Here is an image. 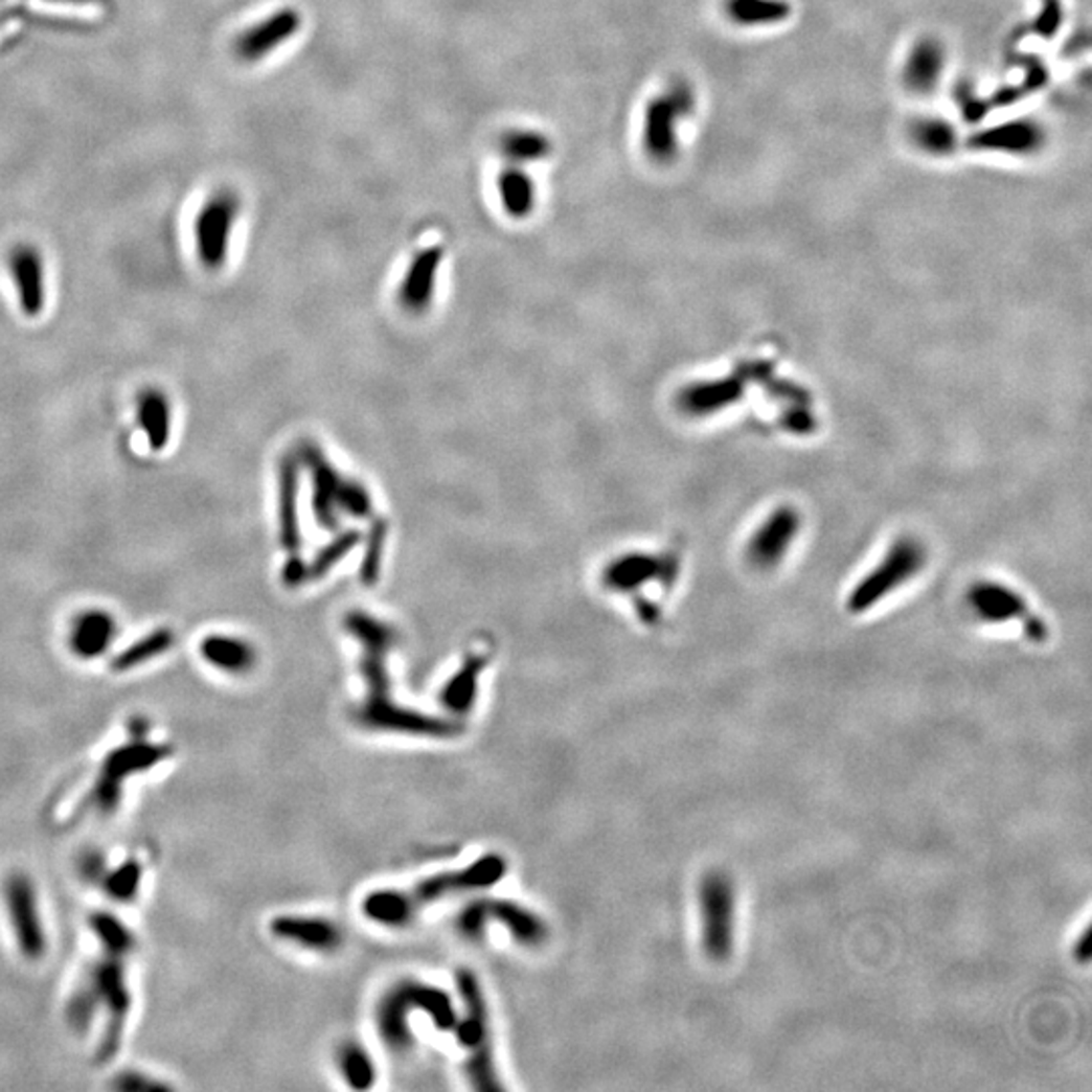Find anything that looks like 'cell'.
<instances>
[{"instance_id": "obj_1", "label": "cell", "mask_w": 1092, "mask_h": 1092, "mask_svg": "<svg viewBox=\"0 0 1092 1092\" xmlns=\"http://www.w3.org/2000/svg\"><path fill=\"white\" fill-rule=\"evenodd\" d=\"M352 634L363 643V678L366 688L357 708V723L366 730L411 734L425 738H452L461 727L452 716H433L415 708L401 706L393 698L387 654L393 645V634L377 621L357 619Z\"/></svg>"}, {"instance_id": "obj_2", "label": "cell", "mask_w": 1092, "mask_h": 1092, "mask_svg": "<svg viewBox=\"0 0 1092 1092\" xmlns=\"http://www.w3.org/2000/svg\"><path fill=\"white\" fill-rule=\"evenodd\" d=\"M506 870L508 864L500 854H485L465 868L425 877L407 888L374 890L364 896L363 914L381 927L401 929L413 923L425 909L498 884L506 877Z\"/></svg>"}, {"instance_id": "obj_3", "label": "cell", "mask_w": 1092, "mask_h": 1092, "mask_svg": "<svg viewBox=\"0 0 1092 1092\" xmlns=\"http://www.w3.org/2000/svg\"><path fill=\"white\" fill-rule=\"evenodd\" d=\"M128 957L101 949L82 975L79 985L67 1001V1020L73 1030L88 1031L104 1016V1031L97 1044V1059L108 1061L120 1050L123 1030L132 1011V989L128 979Z\"/></svg>"}, {"instance_id": "obj_4", "label": "cell", "mask_w": 1092, "mask_h": 1092, "mask_svg": "<svg viewBox=\"0 0 1092 1092\" xmlns=\"http://www.w3.org/2000/svg\"><path fill=\"white\" fill-rule=\"evenodd\" d=\"M173 745L152 741L146 728L138 725L123 743L104 755L90 791L82 801V810L101 818L112 816L120 807L128 781L173 757Z\"/></svg>"}, {"instance_id": "obj_5", "label": "cell", "mask_w": 1092, "mask_h": 1092, "mask_svg": "<svg viewBox=\"0 0 1092 1092\" xmlns=\"http://www.w3.org/2000/svg\"><path fill=\"white\" fill-rule=\"evenodd\" d=\"M419 1011L433 1020L437 1030H454L457 1020L454 1001L439 987L405 979L383 994L374 1009V1024L389 1050L403 1052L411 1046L409 1020Z\"/></svg>"}, {"instance_id": "obj_6", "label": "cell", "mask_w": 1092, "mask_h": 1092, "mask_svg": "<svg viewBox=\"0 0 1092 1092\" xmlns=\"http://www.w3.org/2000/svg\"><path fill=\"white\" fill-rule=\"evenodd\" d=\"M457 994L461 1001V1016L455 1020L454 1033L459 1048L465 1054V1074L474 1089L500 1091L502 1083L494 1061V1038L490 1026V1009L482 985L472 971L457 973Z\"/></svg>"}, {"instance_id": "obj_7", "label": "cell", "mask_w": 1092, "mask_h": 1092, "mask_svg": "<svg viewBox=\"0 0 1092 1092\" xmlns=\"http://www.w3.org/2000/svg\"><path fill=\"white\" fill-rule=\"evenodd\" d=\"M2 907L17 951L30 963L49 951V935L35 880L27 872H10L2 882Z\"/></svg>"}, {"instance_id": "obj_8", "label": "cell", "mask_w": 1092, "mask_h": 1092, "mask_svg": "<svg viewBox=\"0 0 1092 1092\" xmlns=\"http://www.w3.org/2000/svg\"><path fill=\"white\" fill-rule=\"evenodd\" d=\"M496 923L522 947H541L548 939V927L534 910L504 898H478L457 916V931L465 939H482L487 927Z\"/></svg>"}, {"instance_id": "obj_9", "label": "cell", "mask_w": 1092, "mask_h": 1092, "mask_svg": "<svg viewBox=\"0 0 1092 1092\" xmlns=\"http://www.w3.org/2000/svg\"><path fill=\"white\" fill-rule=\"evenodd\" d=\"M698 909L702 923V949L708 959L723 963L732 953L734 890L727 874L710 872L698 888Z\"/></svg>"}, {"instance_id": "obj_10", "label": "cell", "mask_w": 1092, "mask_h": 1092, "mask_svg": "<svg viewBox=\"0 0 1092 1092\" xmlns=\"http://www.w3.org/2000/svg\"><path fill=\"white\" fill-rule=\"evenodd\" d=\"M925 563V554L920 546L912 541H901L888 550V554L880 561L879 567L872 569L868 576L854 589L848 599L851 613H862L872 609L874 604L892 593V589L903 587L910 576L916 575Z\"/></svg>"}, {"instance_id": "obj_11", "label": "cell", "mask_w": 1092, "mask_h": 1092, "mask_svg": "<svg viewBox=\"0 0 1092 1092\" xmlns=\"http://www.w3.org/2000/svg\"><path fill=\"white\" fill-rule=\"evenodd\" d=\"M692 106V93L680 84L674 86L667 95L650 101L643 123V146L654 160H672L676 154V121L686 116Z\"/></svg>"}, {"instance_id": "obj_12", "label": "cell", "mask_w": 1092, "mask_h": 1092, "mask_svg": "<svg viewBox=\"0 0 1092 1092\" xmlns=\"http://www.w3.org/2000/svg\"><path fill=\"white\" fill-rule=\"evenodd\" d=\"M240 203L233 195L221 192L207 203L197 219V251L205 268L219 270L225 264L231 227L235 223Z\"/></svg>"}, {"instance_id": "obj_13", "label": "cell", "mask_w": 1092, "mask_h": 1092, "mask_svg": "<svg viewBox=\"0 0 1092 1092\" xmlns=\"http://www.w3.org/2000/svg\"><path fill=\"white\" fill-rule=\"evenodd\" d=\"M270 933L281 942L320 955L336 953L344 945L342 929L324 916L281 914L270 923Z\"/></svg>"}, {"instance_id": "obj_14", "label": "cell", "mask_w": 1092, "mask_h": 1092, "mask_svg": "<svg viewBox=\"0 0 1092 1092\" xmlns=\"http://www.w3.org/2000/svg\"><path fill=\"white\" fill-rule=\"evenodd\" d=\"M799 532V515L793 508H779L771 518H767L755 537L751 539L747 556L758 569L777 567L788 554L795 537Z\"/></svg>"}, {"instance_id": "obj_15", "label": "cell", "mask_w": 1092, "mask_h": 1092, "mask_svg": "<svg viewBox=\"0 0 1092 1092\" xmlns=\"http://www.w3.org/2000/svg\"><path fill=\"white\" fill-rule=\"evenodd\" d=\"M971 604L985 621H996V623H1003L1009 619L1024 621L1028 636L1038 641H1042L1046 637L1044 625L1031 617L1024 599L1005 587L994 585V583L977 585L971 593Z\"/></svg>"}, {"instance_id": "obj_16", "label": "cell", "mask_w": 1092, "mask_h": 1092, "mask_svg": "<svg viewBox=\"0 0 1092 1092\" xmlns=\"http://www.w3.org/2000/svg\"><path fill=\"white\" fill-rule=\"evenodd\" d=\"M118 636V621L110 611L88 609L79 613L69 628L67 645L77 660L101 658Z\"/></svg>"}, {"instance_id": "obj_17", "label": "cell", "mask_w": 1092, "mask_h": 1092, "mask_svg": "<svg viewBox=\"0 0 1092 1092\" xmlns=\"http://www.w3.org/2000/svg\"><path fill=\"white\" fill-rule=\"evenodd\" d=\"M302 27V15L294 8H283L245 30L237 39V55L245 61L264 60L273 49L290 41Z\"/></svg>"}, {"instance_id": "obj_18", "label": "cell", "mask_w": 1092, "mask_h": 1092, "mask_svg": "<svg viewBox=\"0 0 1092 1092\" xmlns=\"http://www.w3.org/2000/svg\"><path fill=\"white\" fill-rule=\"evenodd\" d=\"M10 272L21 312L27 318L41 316L45 310V268L39 251L30 245L15 247L10 255Z\"/></svg>"}, {"instance_id": "obj_19", "label": "cell", "mask_w": 1092, "mask_h": 1092, "mask_svg": "<svg viewBox=\"0 0 1092 1092\" xmlns=\"http://www.w3.org/2000/svg\"><path fill=\"white\" fill-rule=\"evenodd\" d=\"M199 654L209 666L229 674V676H247L257 666V650L245 637L229 634H209L199 643Z\"/></svg>"}, {"instance_id": "obj_20", "label": "cell", "mask_w": 1092, "mask_h": 1092, "mask_svg": "<svg viewBox=\"0 0 1092 1092\" xmlns=\"http://www.w3.org/2000/svg\"><path fill=\"white\" fill-rule=\"evenodd\" d=\"M136 419L149 441L152 452H162L173 433V403L158 387H149L138 394Z\"/></svg>"}, {"instance_id": "obj_21", "label": "cell", "mask_w": 1092, "mask_h": 1092, "mask_svg": "<svg viewBox=\"0 0 1092 1092\" xmlns=\"http://www.w3.org/2000/svg\"><path fill=\"white\" fill-rule=\"evenodd\" d=\"M441 257L443 253L439 247H425L411 261L401 286V300L409 308H424L429 302Z\"/></svg>"}, {"instance_id": "obj_22", "label": "cell", "mask_w": 1092, "mask_h": 1092, "mask_svg": "<svg viewBox=\"0 0 1092 1092\" xmlns=\"http://www.w3.org/2000/svg\"><path fill=\"white\" fill-rule=\"evenodd\" d=\"M175 643H177L175 630H170V628H156V630L149 632L146 636L132 641L128 647H123L121 652H118L112 658L110 667L116 674H128V672L136 669V667L146 666L154 660H158L160 656L170 652L175 647Z\"/></svg>"}, {"instance_id": "obj_23", "label": "cell", "mask_w": 1092, "mask_h": 1092, "mask_svg": "<svg viewBox=\"0 0 1092 1092\" xmlns=\"http://www.w3.org/2000/svg\"><path fill=\"white\" fill-rule=\"evenodd\" d=\"M484 664V658L480 654H474L443 686L439 700H441V706L452 714V719L465 716L468 712H472L474 702L478 697V680H480Z\"/></svg>"}, {"instance_id": "obj_24", "label": "cell", "mask_w": 1092, "mask_h": 1092, "mask_svg": "<svg viewBox=\"0 0 1092 1092\" xmlns=\"http://www.w3.org/2000/svg\"><path fill=\"white\" fill-rule=\"evenodd\" d=\"M498 195L506 214L513 219H524L534 211L537 188L534 181L518 164L506 166L498 177Z\"/></svg>"}, {"instance_id": "obj_25", "label": "cell", "mask_w": 1092, "mask_h": 1092, "mask_svg": "<svg viewBox=\"0 0 1092 1092\" xmlns=\"http://www.w3.org/2000/svg\"><path fill=\"white\" fill-rule=\"evenodd\" d=\"M498 146H500V152L518 166L545 160L552 152V142L546 134L537 132V130H526V128L504 132L500 136Z\"/></svg>"}, {"instance_id": "obj_26", "label": "cell", "mask_w": 1092, "mask_h": 1092, "mask_svg": "<svg viewBox=\"0 0 1092 1092\" xmlns=\"http://www.w3.org/2000/svg\"><path fill=\"white\" fill-rule=\"evenodd\" d=\"M144 874L146 866L140 858H126L104 877V890L116 903H132L140 894Z\"/></svg>"}, {"instance_id": "obj_27", "label": "cell", "mask_w": 1092, "mask_h": 1092, "mask_svg": "<svg viewBox=\"0 0 1092 1092\" xmlns=\"http://www.w3.org/2000/svg\"><path fill=\"white\" fill-rule=\"evenodd\" d=\"M298 515H296V472L294 463L286 459L279 468V528L281 545L288 550L298 545Z\"/></svg>"}, {"instance_id": "obj_28", "label": "cell", "mask_w": 1092, "mask_h": 1092, "mask_svg": "<svg viewBox=\"0 0 1092 1092\" xmlns=\"http://www.w3.org/2000/svg\"><path fill=\"white\" fill-rule=\"evenodd\" d=\"M338 1066L344 1080L352 1089H370L377 1078V1068L368 1050L357 1042H348L338 1052Z\"/></svg>"}, {"instance_id": "obj_29", "label": "cell", "mask_w": 1092, "mask_h": 1092, "mask_svg": "<svg viewBox=\"0 0 1092 1092\" xmlns=\"http://www.w3.org/2000/svg\"><path fill=\"white\" fill-rule=\"evenodd\" d=\"M91 933L101 949L132 955L136 949V935L110 912H93L90 918Z\"/></svg>"}, {"instance_id": "obj_30", "label": "cell", "mask_w": 1092, "mask_h": 1092, "mask_svg": "<svg viewBox=\"0 0 1092 1092\" xmlns=\"http://www.w3.org/2000/svg\"><path fill=\"white\" fill-rule=\"evenodd\" d=\"M940 53L935 45H920L909 61V82L916 91H927L939 79Z\"/></svg>"}, {"instance_id": "obj_31", "label": "cell", "mask_w": 1092, "mask_h": 1092, "mask_svg": "<svg viewBox=\"0 0 1092 1092\" xmlns=\"http://www.w3.org/2000/svg\"><path fill=\"white\" fill-rule=\"evenodd\" d=\"M788 4L779 0H730L728 10L738 23H773L788 17Z\"/></svg>"}, {"instance_id": "obj_32", "label": "cell", "mask_w": 1092, "mask_h": 1092, "mask_svg": "<svg viewBox=\"0 0 1092 1092\" xmlns=\"http://www.w3.org/2000/svg\"><path fill=\"white\" fill-rule=\"evenodd\" d=\"M1038 142V132L1028 123H1014L1005 126L1000 130H994L987 138V144L998 149H1009V151H1030Z\"/></svg>"}, {"instance_id": "obj_33", "label": "cell", "mask_w": 1092, "mask_h": 1092, "mask_svg": "<svg viewBox=\"0 0 1092 1092\" xmlns=\"http://www.w3.org/2000/svg\"><path fill=\"white\" fill-rule=\"evenodd\" d=\"M916 140L931 152H945L953 149L955 134L953 130L939 120H925L916 126Z\"/></svg>"}, {"instance_id": "obj_34", "label": "cell", "mask_w": 1092, "mask_h": 1092, "mask_svg": "<svg viewBox=\"0 0 1092 1092\" xmlns=\"http://www.w3.org/2000/svg\"><path fill=\"white\" fill-rule=\"evenodd\" d=\"M114 1089L116 1091L126 1092H142V1091H168L170 1087L162 1080H156L152 1078L151 1074H144V1072H138V1070H132V1072H123L116 1083H114Z\"/></svg>"}, {"instance_id": "obj_35", "label": "cell", "mask_w": 1092, "mask_h": 1092, "mask_svg": "<svg viewBox=\"0 0 1092 1092\" xmlns=\"http://www.w3.org/2000/svg\"><path fill=\"white\" fill-rule=\"evenodd\" d=\"M1091 925H1087L1083 929L1080 939L1074 942V949H1072V955H1074L1076 963H1080V965L1089 963V959H1091Z\"/></svg>"}]
</instances>
